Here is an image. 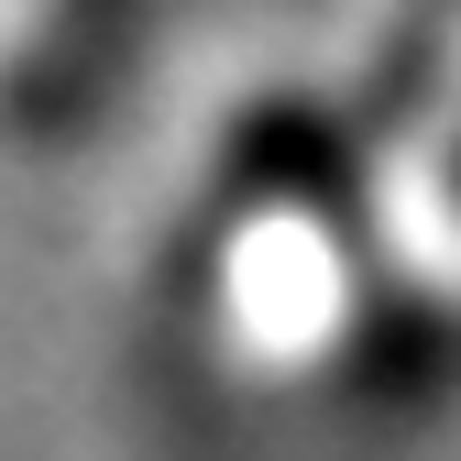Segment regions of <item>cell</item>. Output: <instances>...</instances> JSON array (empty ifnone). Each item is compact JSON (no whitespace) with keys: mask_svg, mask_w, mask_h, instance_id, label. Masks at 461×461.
<instances>
[{"mask_svg":"<svg viewBox=\"0 0 461 461\" xmlns=\"http://www.w3.org/2000/svg\"><path fill=\"white\" fill-rule=\"evenodd\" d=\"M132 23H143V0H44L33 44L12 55V122H23V132H67V122H88V99L110 88Z\"/></svg>","mask_w":461,"mask_h":461,"instance_id":"6da1fadb","label":"cell"}]
</instances>
